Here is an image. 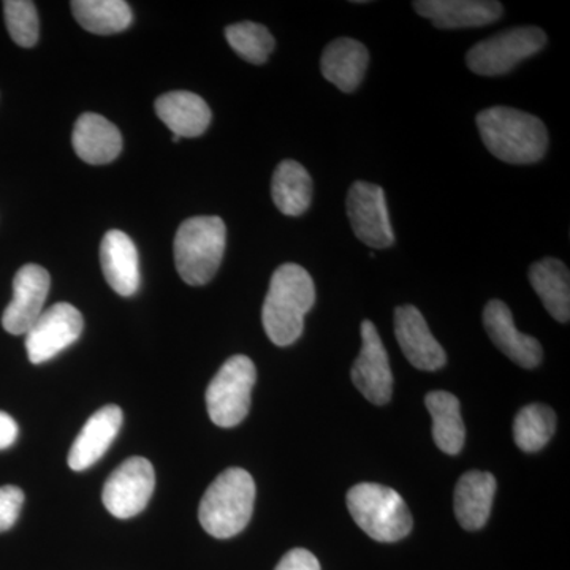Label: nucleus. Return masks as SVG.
<instances>
[{
	"instance_id": "412c9836",
	"label": "nucleus",
	"mask_w": 570,
	"mask_h": 570,
	"mask_svg": "<svg viewBox=\"0 0 570 570\" xmlns=\"http://www.w3.org/2000/svg\"><path fill=\"white\" fill-rule=\"evenodd\" d=\"M370 52L365 45L354 39L333 40L322 55V75L340 91L351 94L365 77Z\"/></svg>"
},
{
	"instance_id": "f03ea898",
	"label": "nucleus",
	"mask_w": 570,
	"mask_h": 570,
	"mask_svg": "<svg viewBox=\"0 0 570 570\" xmlns=\"http://www.w3.org/2000/svg\"><path fill=\"white\" fill-rule=\"evenodd\" d=\"M478 127L483 145L502 163H539L549 149L546 124L527 111L493 107L480 111Z\"/></svg>"
},
{
	"instance_id": "9d476101",
	"label": "nucleus",
	"mask_w": 570,
	"mask_h": 570,
	"mask_svg": "<svg viewBox=\"0 0 570 570\" xmlns=\"http://www.w3.org/2000/svg\"><path fill=\"white\" fill-rule=\"evenodd\" d=\"M82 316L70 303H56L43 311L26 333V348L33 365L48 362L70 347L82 332Z\"/></svg>"
},
{
	"instance_id": "39448f33",
	"label": "nucleus",
	"mask_w": 570,
	"mask_h": 570,
	"mask_svg": "<svg viewBox=\"0 0 570 570\" xmlns=\"http://www.w3.org/2000/svg\"><path fill=\"white\" fill-rule=\"evenodd\" d=\"M355 523L377 542H397L412 531L411 512L395 490L379 483H358L347 493Z\"/></svg>"
},
{
	"instance_id": "f3484780",
	"label": "nucleus",
	"mask_w": 570,
	"mask_h": 570,
	"mask_svg": "<svg viewBox=\"0 0 570 570\" xmlns=\"http://www.w3.org/2000/svg\"><path fill=\"white\" fill-rule=\"evenodd\" d=\"M104 276L112 291L121 296H132L140 288V257L129 235L111 230L100 246Z\"/></svg>"
},
{
	"instance_id": "c85d7f7f",
	"label": "nucleus",
	"mask_w": 570,
	"mask_h": 570,
	"mask_svg": "<svg viewBox=\"0 0 570 570\" xmlns=\"http://www.w3.org/2000/svg\"><path fill=\"white\" fill-rule=\"evenodd\" d=\"M24 493L18 487H0V532L9 531L20 517Z\"/></svg>"
},
{
	"instance_id": "ddd939ff",
	"label": "nucleus",
	"mask_w": 570,
	"mask_h": 570,
	"mask_svg": "<svg viewBox=\"0 0 570 570\" xmlns=\"http://www.w3.org/2000/svg\"><path fill=\"white\" fill-rule=\"evenodd\" d=\"M395 335L401 351L412 366L423 371H438L448 362L444 348L430 332V326L417 307H396Z\"/></svg>"
},
{
	"instance_id": "b1692460",
	"label": "nucleus",
	"mask_w": 570,
	"mask_h": 570,
	"mask_svg": "<svg viewBox=\"0 0 570 570\" xmlns=\"http://www.w3.org/2000/svg\"><path fill=\"white\" fill-rule=\"evenodd\" d=\"M425 403L433 419V438L438 448L448 455H459L466 438L459 397L438 390L428 393Z\"/></svg>"
},
{
	"instance_id": "6e6552de",
	"label": "nucleus",
	"mask_w": 570,
	"mask_h": 570,
	"mask_svg": "<svg viewBox=\"0 0 570 570\" xmlns=\"http://www.w3.org/2000/svg\"><path fill=\"white\" fill-rule=\"evenodd\" d=\"M156 487L153 464L141 456L124 461L104 487V504L116 519H132L148 505Z\"/></svg>"
},
{
	"instance_id": "f257e3e1",
	"label": "nucleus",
	"mask_w": 570,
	"mask_h": 570,
	"mask_svg": "<svg viewBox=\"0 0 570 570\" xmlns=\"http://www.w3.org/2000/svg\"><path fill=\"white\" fill-rule=\"evenodd\" d=\"M316 302L313 277L303 266L285 264L269 283L262 311V322L269 341L276 346L294 344L305 328V316Z\"/></svg>"
},
{
	"instance_id": "0eeeda50",
	"label": "nucleus",
	"mask_w": 570,
	"mask_h": 570,
	"mask_svg": "<svg viewBox=\"0 0 570 570\" xmlns=\"http://www.w3.org/2000/svg\"><path fill=\"white\" fill-rule=\"evenodd\" d=\"M546 45V32L534 26L509 29L472 47L468 52V67L482 77H498L534 56Z\"/></svg>"
},
{
	"instance_id": "cd10ccee",
	"label": "nucleus",
	"mask_w": 570,
	"mask_h": 570,
	"mask_svg": "<svg viewBox=\"0 0 570 570\" xmlns=\"http://www.w3.org/2000/svg\"><path fill=\"white\" fill-rule=\"evenodd\" d=\"M3 13L14 43L22 48H32L39 41L40 21L36 3L31 0H7L3 2Z\"/></svg>"
},
{
	"instance_id": "4be33fe9",
	"label": "nucleus",
	"mask_w": 570,
	"mask_h": 570,
	"mask_svg": "<svg viewBox=\"0 0 570 570\" xmlns=\"http://www.w3.org/2000/svg\"><path fill=\"white\" fill-rule=\"evenodd\" d=\"M530 283L554 321L566 324L570 318L569 268L558 258H543L530 268Z\"/></svg>"
},
{
	"instance_id": "bb28decb",
	"label": "nucleus",
	"mask_w": 570,
	"mask_h": 570,
	"mask_svg": "<svg viewBox=\"0 0 570 570\" xmlns=\"http://www.w3.org/2000/svg\"><path fill=\"white\" fill-rule=\"evenodd\" d=\"M232 50L245 61L261 66L275 50V39L265 26L253 21L236 22L225 29Z\"/></svg>"
},
{
	"instance_id": "7c9ffc66",
	"label": "nucleus",
	"mask_w": 570,
	"mask_h": 570,
	"mask_svg": "<svg viewBox=\"0 0 570 570\" xmlns=\"http://www.w3.org/2000/svg\"><path fill=\"white\" fill-rule=\"evenodd\" d=\"M18 438V425L7 412L0 411V450L11 448Z\"/></svg>"
},
{
	"instance_id": "393cba45",
	"label": "nucleus",
	"mask_w": 570,
	"mask_h": 570,
	"mask_svg": "<svg viewBox=\"0 0 570 570\" xmlns=\"http://www.w3.org/2000/svg\"><path fill=\"white\" fill-rule=\"evenodd\" d=\"M70 6L78 24L97 36H112L132 24V10L124 0H73Z\"/></svg>"
},
{
	"instance_id": "6ab92c4d",
	"label": "nucleus",
	"mask_w": 570,
	"mask_h": 570,
	"mask_svg": "<svg viewBox=\"0 0 570 570\" xmlns=\"http://www.w3.org/2000/svg\"><path fill=\"white\" fill-rule=\"evenodd\" d=\"M156 112L160 121L179 138L200 137L212 124V110L200 96L176 91L156 100Z\"/></svg>"
},
{
	"instance_id": "aec40b11",
	"label": "nucleus",
	"mask_w": 570,
	"mask_h": 570,
	"mask_svg": "<svg viewBox=\"0 0 570 570\" xmlns=\"http://www.w3.org/2000/svg\"><path fill=\"white\" fill-rule=\"evenodd\" d=\"M497 493V479L490 472L471 471L461 475L455 489V515L464 530L479 531L490 519Z\"/></svg>"
},
{
	"instance_id": "20e7f679",
	"label": "nucleus",
	"mask_w": 570,
	"mask_h": 570,
	"mask_svg": "<svg viewBox=\"0 0 570 570\" xmlns=\"http://www.w3.org/2000/svg\"><path fill=\"white\" fill-rule=\"evenodd\" d=\"M225 242L227 228L220 217L184 220L175 236V264L184 283L208 284L223 264Z\"/></svg>"
},
{
	"instance_id": "423d86ee",
	"label": "nucleus",
	"mask_w": 570,
	"mask_h": 570,
	"mask_svg": "<svg viewBox=\"0 0 570 570\" xmlns=\"http://www.w3.org/2000/svg\"><path fill=\"white\" fill-rule=\"evenodd\" d=\"M255 381L257 371L249 356L235 355L224 363L206 390V407L214 425L234 428L247 417Z\"/></svg>"
},
{
	"instance_id": "dca6fc26",
	"label": "nucleus",
	"mask_w": 570,
	"mask_h": 570,
	"mask_svg": "<svg viewBox=\"0 0 570 570\" xmlns=\"http://www.w3.org/2000/svg\"><path fill=\"white\" fill-rule=\"evenodd\" d=\"M121 425V407L110 404L99 409L89 417L81 433L75 439L69 453V466L73 471H85L94 466L110 449Z\"/></svg>"
},
{
	"instance_id": "9b49d317",
	"label": "nucleus",
	"mask_w": 570,
	"mask_h": 570,
	"mask_svg": "<svg viewBox=\"0 0 570 570\" xmlns=\"http://www.w3.org/2000/svg\"><path fill=\"white\" fill-rule=\"evenodd\" d=\"M360 333H362V348L352 366V382L370 403L382 406L392 400L393 392L387 351L373 322H362Z\"/></svg>"
},
{
	"instance_id": "7ed1b4c3",
	"label": "nucleus",
	"mask_w": 570,
	"mask_h": 570,
	"mask_svg": "<svg viewBox=\"0 0 570 570\" xmlns=\"http://www.w3.org/2000/svg\"><path fill=\"white\" fill-rule=\"evenodd\" d=\"M254 502L253 475L245 469L230 468L206 490L198 509V519L213 538L230 539L249 523Z\"/></svg>"
},
{
	"instance_id": "1a4fd4ad",
	"label": "nucleus",
	"mask_w": 570,
	"mask_h": 570,
	"mask_svg": "<svg viewBox=\"0 0 570 570\" xmlns=\"http://www.w3.org/2000/svg\"><path fill=\"white\" fill-rule=\"evenodd\" d=\"M347 217L360 242L374 249L395 243L385 193L377 184L356 181L347 194Z\"/></svg>"
},
{
	"instance_id": "a211bd4d",
	"label": "nucleus",
	"mask_w": 570,
	"mask_h": 570,
	"mask_svg": "<svg viewBox=\"0 0 570 570\" xmlns=\"http://www.w3.org/2000/svg\"><path fill=\"white\" fill-rule=\"evenodd\" d=\"M71 145L86 164L105 165L118 159L122 137L115 124L97 112H85L75 124Z\"/></svg>"
},
{
	"instance_id": "a878e982",
	"label": "nucleus",
	"mask_w": 570,
	"mask_h": 570,
	"mask_svg": "<svg viewBox=\"0 0 570 570\" xmlns=\"http://www.w3.org/2000/svg\"><path fill=\"white\" fill-rule=\"evenodd\" d=\"M557 430V415L549 406L530 404L521 409L513 422V439L523 452H539L549 444Z\"/></svg>"
},
{
	"instance_id": "c756f323",
	"label": "nucleus",
	"mask_w": 570,
	"mask_h": 570,
	"mask_svg": "<svg viewBox=\"0 0 570 570\" xmlns=\"http://www.w3.org/2000/svg\"><path fill=\"white\" fill-rule=\"evenodd\" d=\"M275 570H321V562L311 551L295 549L284 554Z\"/></svg>"
},
{
	"instance_id": "4468645a",
	"label": "nucleus",
	"mask_w": 570,
	"mask_h": 570,
	"mask_svg": "<svg viewBox=\"0 0 570 570\" xmlns=\"http://www.w3.org/2000/svg\"><path fill=\"white\" fill-rule=\"evenodd\" d=\"M483 325L494 346L517 365L532 370L542 362V346L539 341L517 330L509 306L501 299H493L485 306Z\"/></svg>"
},
{
	"instance_id": "5701e85b",
	"label": "nucleus",
	"mask_w": 570,
	"mask_h": 570,
	"mask_svg": "<svg viewBox=\"0 0 570 570\" xmlns=\"http://www.w3.org/2000/svg\"><path fill=\"white\" fill-rule=\"evenodd\" d=\"M273 202L285 216H302L313 200V179L302 164L283 160L272 181Z\"/></svg>"
},
{
	"instance_id": "2eb2a0df",
	"label": "nucleus",
	"mask_w": 570,
	"mask_h": 570,
	"mask_svg": "<svg viewBox=\"0 0 570 570\" xmlns=\"http://www.w3.org/2000/svg\"><path fill=\"white\" fill-rule=\"evenodd\" d=\"M414 9L438 29L480 28L502 14L501 3L491 0H417Z\"/></svg>"
},
{
	"instance_id": "f8f14e48",
	"label": "nucleus",
	"mask_w": 570,
	"mask_h": 570,
	"mask_svg": "<svg viewBox=\"0 0 570 570\" xmlns=\"http://www.w3.org/2000/svg\"><path fill=\"white\" fill-rule=\"evenodd\" d=\"M50 287V273L43 266H22L13 279V299L3 311L2 325L6 332L10 335H26L43 313Z\"/></svg>"
}]
</instances>
